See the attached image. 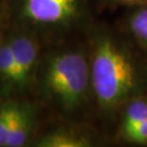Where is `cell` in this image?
<instances>
[{
  "mask_svg": "<svg viewBox=\"0 0 147 147\" xmlns=\"http://www.w3.org/2000/svg\"><path fill=\"white\" fill-rule=\"evenodd\" d=\"M86 38L94 122L96 125L100 123L101 130L109 135L107 129L116 125L126 102L147 94V53L116 24L111 25L99 20L89 28Z\"/></svg>",
  "mask_w": 147,
  "mask_h": 147,
  "instance_id": "cell-1",
  "label": "cell"
},
{
  "mask_svg": "<svg viewBox=\"0 0 147 147\" xmlns=\"http://www.w3.org/2000/svg\"><path fill=\"white\" fill-rule=\"evenodd\" d=\"M30 100L40 108L46 119L95 124L86 36L44 47Z\"/></svg>",
  "mask_w": 147,
  "mask_h": 147,
  "instance_id": "cell-2",
  "label": "cell"
},
{
  "mask_svg": "<svg viewBox=\"0 0 147 147\" xmlns=\"http://www.w3.org/2000/svg\"><path fill=\"white\" fill-rule=\"evenodd\" d=\"M9 26L46 45L86 36L104 9L101 0H2Z\"/></svg>",
  "mask_w": 147,
  "mask_h": 147,
  "instance_id": "cell-3",
  "label": "cell"
},
{
  "mask_svg": "<svg viewBox=\"0 0 147 147\" xmlns=\"http://www.w3.org/2000/svg\"><path fill=\"white\" fill-rule=\"evenodd\" d=\"M109 143L111 137L90 122L44 118L30 147H100Z\"/></svg>",
  "mask_w": 147,
  "mask_h": 147,
  "instance_id": "cell-4",
  "label": "cell"
},
{
  "mask_svg": "<svg viewBox=\"0 0 147 147\" xmlns=\"http://www.w3.org/2000/svg\"><path fill=\"white\" fill-rule=\"evenodd\" d=\"M7 35L16 63L18 99L30 100L33 79L45 45L33 34L18 27L8 26Z\"/></svg>",
  "mask_w": 147,
  "mask_h": 147,
  "instance_id": "cell-5",
  "label": "cell"
},
{
  "mask_svg": "<svg viewBox=\"0 0 147 147\" xmlns=\"http://www.w3.org/2000/svg\"><path fill=\"white\" fill-rule=\"evenodd\" d=\"M112 142L130 146H147V94L131 99L121 109Z\"/></svg>",
  "mask_w": 147,
  "mask_h": 147,
  "instance_id": "cell-6",
  "label": "cell"
},
{
  "mask_svg": "<svg viewBox=\"0 0 147 147\" xmlns=\"http://www.w3.org/2000/svg\"><path fill=\"white\" fill-rule=\"evenodd\" d=\"M44 118L42 111L34 101L18 99L5 137V147L31 146Z\"/></svg>",
  "mask_w": 147,
  "mask_h": 147,
  "instance_id": "cell-7",
  "label": "cell"
},
{
  "mask_svg": "<svg viewBox=\"0 0 147 147\" xmlns=\"http://www.w3.org/2000/svg\"><path fill=\"white\" fill-rule=\"evenodd\" d=\"M116 25L147 53V2L126 8Z\"/></svg>",
  "mask_w": 147,
  "mask_h": 147,
  "instance_id": "cell-8",
  "label": "cell"
},
{
  "mask_svg": "<svg viewBox=\"0 0 147 147\" xmlns=\"http://www.w3.org/2000/svg\"><path fill=\"white\" fill-rule=\"evenodd\" d=\"M0 96L2 99H18L16 63L7 31L0 39Z\"/></svg>",
  "mask_w": 147,
  "mask_h": 147,
  "instance_id": "cell-9",
  "label": "cell"
},
{
  "mask_svg": "<svg viewBox=\"0 0 147 147\" xmlns=\"http://www.w3.org/2000/svg\"><path fill=\"white\" fill-rule=\"evenodd\" d=\"M16 100L18 99H3L0 101V147H5V137L9 131Z\"/></svg>",
  "mask_w": 147,
  "mask_h": 147,
  "instance_id": "cell-10",
  "label": "cell"
},
{
  "mask_svg": "<svg viewBox=\"0 0 147 147\" xmlns=\"http://www.w3.org/2000/svg\"><path fill=\"white\" fill-rule=\"evenodd\" d=\"M105 10H117L120 8H131L147 2V0H101Z\"/></svg>",
  "mask_w": 147,
  "mask_h": 147,
  "instance_id": "cell-11",
  "label": "cell"
},
{
  "mask_svg": "<svg viewBox=\"0 0 147 147\" xmlns=\"http://www.w3.org/2000/svg\"><path fill=\"white\" fill-rule=\"evenodd\" d=\"M9 26L8 24V19H7V16H5V9H3V5H2V2H0V39L2 38L5 32L7 31V28Z\"/></svg>",
  "mask_w": 147,
  "mask_h": 147,
  "instance_id": "cell-12",
  "label": "cell"
},
{
  "mask_svg": "<svg viewBox=\"0 0 147 147\" xmlns=\"http://www.w3.org/2000/svg\"><path fill=\"white\" fill-rule=\"evenodd\" d=\"M1 100H3V99H2V98H1V96H0V101H1Z\"/></svg>",
  "mask_w": 147,
  "mask_h": 147,
  "instance_id": "cell-13",
  "label": "cell"
},
{
  "mask_svg": "<svg viewBox=\"0 0 147 147\" xmlns=\"http://www.w3.org/2000/svg\"><path fill=\"white\" fill-rule=\"evenodd\" d=\"M1 1H2V0H0V2H1Z\"/></svg>",
  "mask_w": 147,
  "mask_h": 147,
  "instance_id": "cell-14",
  "label": "cell"
}]
</instances>
